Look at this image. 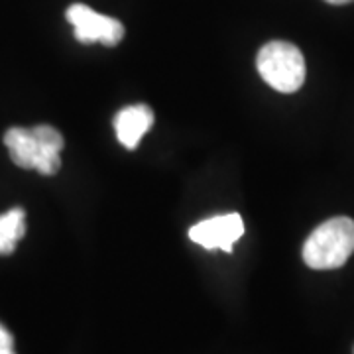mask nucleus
<instances>
[{"label":"nucleus","mask_w":354,"mask_h":354,"mask_svg":"<svg viewBox=\"0 0 354 354\" xmlns=\"http://www.w3.org/2000/svg\"><path fill=\"white\" fill-rule=\"evenodd\" d=\"M4 144L14 164L22 169H36L44 176H53L62 167L59 153L65 142L57 128L48 124L8 128L4 134Z\"/></svg>","instance_id":"1"},{"label":"nucleus","mask_w":354,"mask_h":354,"mask_svg":"<svg viewBox=\"0 0 354 354\" xmlns=\"http://www.w3.org/2000/svg\"><path fill=\"white\" fill-rule=\"evenodd\" d=\"M354 252V221L335 216L307 236L304 244V262L311 270H337L346 264Z\"/></svg>","instance_id":"2"},{"label":"nucleus","mask_w":354,"mask_h":354,"mask_svg":"<svg viewBox=\"0 0 354 354\" xmlns=\"http://www.w3.org/2000/svg\"><path fill=\"white\" fill-rule=\"evenodd\" d=\"M258 73L279 93H295L305 81V59L297 46L290 41H270L256 57Z\"/></svg>","instance_id":"3"},{"label":"nucleus","mask_w":354,"mask_h":354,"mask_svg":"<svg viewBox=\"0 0 354 354\" xmlns=\"http://www.w3.org/2000/svg\"><path fill=\"white\" fill-rule=\"evenodd\" d=\"M65 16L67 22L75 28V39L79 44H102L106 48H114L124 38V26L120 20L95 12L87 4H71Z\"/></svg>","instance_id":"4"},{"label":"nucleus","mask_w":354,"mask_h":354,"mask_svg":"<svg viewBox=\"0 0 354 354\" xmlns=\"http://www.w3.org/2000/svg\"><path fill=\"white\" fill-rule=\"evenodd\" d=\"M244 234V221L239 213L216 215L205 218L189 228V239L205 250L232 252L234 244Z\"/></svg>","instance_id":"5"},{"label":"nucleus","mask_w":354,"mask_h":354,"mask_svg":"<svg viewBox=\"0 0 354 354\" xmlns=\"http://www.w3.org/2000/svg\"><path fill=\"white\" fill-rule=\"evenodd\" d=\"M153 111L148 104H132L122 111H118L114 116V130L116 138L127 150H136L140 140L152 128Z\"/></svg>","instance_id":"6"},{"label":"nucleus","mask_w":354,"mask_h":354,"mask_svg":"<svg viewBox=\"0 0 354 354\" xmlns=\"http://www.w3.org/2000/svg\"><path fill=\"white\" fill-rule=\"evenodd\" d=\"M26 234V211L14 207L0 215V256H10Z\"/></svg>","instance_id":"7"},{"label":"nucleus","mask_w":354,"mask_h":354,"mask_svg":"<svg viewBox=\"0 0 354 354\" xmlns=\"http://www.w3.org/2000/svg\"><path fill=\"white\" fill-rule=\"evenodd\" d=\"M0 354H16L14 353V337L10 330L0 323Z\"/></svg>","instance_id":"8"},{"label":"nucleus","mask_w":354,"mask_h":354,"mask_svg":"<svg viewBox=\"0 0 354 354\" xmlns=\"http://www.w3.org/2000/svg\"><path fill=\"white\" fill-rule=\"evenodd\" d=\"M329 4H348V2H354V0H325Z\"/></svg>","instance_id":"9"}]
</instances>
